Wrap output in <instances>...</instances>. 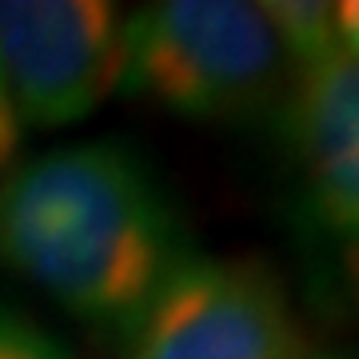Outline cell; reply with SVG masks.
<instances>
[{
	"label": "cell",
	"instance_id": "6da1fadb",
	"mask_svg": "<svg viewBox=\"0 0 359 359\" xmlns=\"http://www.w3.org/2000/svg\"><path fill=\"white\" fill-rule=\"evenodd\" d=\"M188 256L180 208L128 144H65L0 172V268L104 339H124Z\"/></svg>",
	"mask_w": 359,
	"mask_h": 359
},
{
	"label": "cell",
	"instance_id": "7a4b0ae2",
	"mask_svg": "<svg viewBox=\"0 0 359 359\" xmlns=\"http://www.w3.org/2000/svg\"><path fill=\"white\" fill-rule=\"evenodd\" d=\"M295 68L264 4L156 0L124 16L120 92L192 124L276 120Z\"/></svg>",
	"mask_w": 359,
	"mask_h": 359
},
{
	"label": "cell",
	"instance_id": "3957f363",
	"mask_svg": "<svg viewBox=\"0 0 359 359\" xmlns=\"http://www.w3.org/2000/svg\"><path fill=\"white\" fill-rule=\"evenodd\" d=\"M124 359H308L316 347L276 268L196 252L120 339Z\"/></svg>",
	"mask_w": 359,
	"mask_h": 359
},
{
	"label": "cell",
	"instance_id": "277c9868",
	"mask_svg": "<svg viewBox=\"0 0 359 359\" xmlns=\"http://www.w3.org/2000/svg\"><path fill=\"white\" fill-rule=\"evenodd\" d=\"M276 124L287 144L299 236L327 287L359 311V60L332 52L299 68Z\"/></svg>",
	"mask_w": 359,
	"mask_h": 359
},
{
	"label": "cell",
	"instance_id": "5b68a950",
	"mask_svg": "<svg viewBox=\"0 0 359 359\" xmlns=\"http://www.w3.org/2000/svg\"><path fill=\"white\" fill-rule=\"evenodd\" d=\"M124 13L108 0H0V84L25 128L88 120L120 92Z\"/></svg>",
	"mask_w": 359,
	"mask_h": 359
},
{
	"label": "cell",
	"instance_id": "8992f818",
	"mask_svg": "<svg viewBox=\"0 0 359 359\" xmlns=\"http://www.w3.org/2000/svg\"><path fill=\"white\" fill-rule=\"evenodd\" d=\"M264 16L271 20L295 72L320 65L332 52H339L335 13L323 0H271V4H264Z\"/></svg>",
	"mask_w": 359,
	"mask_h": 359
},
{
	"label": "cell",
	"instance_id": "52a82bcc",
	"mask_svg": "<svg viewBox=\"0 0 359 359\" xmlns=\"http://www.w3.org/2000/svg\"><path fill=\"white\" fill-rule=\"evenodd\" d=\"M0 359H80V355L60 335H52L44 323L0 304Z\"/></svg>",
	"mask_w": 359,
	"mask_h": 359
},
{
	"label": "cell",
	"instance_id": "ba28073f",
	"mask_svg": "<svg viewBox=\"0 0 359 359\" xmlns=\"http://www.w3.org/2000/svg\"><path fill=\"white\" fill-rule=\"evenodd\" d=\"M20 140H25V124H20V116H16L8 92L0 84V172H8V168L16 164Z\"/></svg>",
	"mask_w": 359,
	"mask_h": 359
},
{
	"label": "cell",
	"instance_id": "9c48e42d",
	"mask_svg": "<svg viewBox=\"0 0 359 359\" xmlns=\"http://www.w3.org/2000/svg\"><path fill=\"white\" fill-rule=\"evenodd\" d=\"M332 13H335V40H339V52H347V56L359 60V0L332 4Z\"/></svg>",
	"mask_w": 359,
	"mask_h": 359
},
{
	"label": "cell",
	"instance_id": "30bf717a",
	"mask_svg": "<svg viewBox=\"0 0 359 359\" xmlns=\"http://www.w3.org/2000/svg\"><path fill=\"white\" fill-rule=\"evenodd\" d=\"M308 359H351V355H335V351H327V355H323V351H311Z\"/></svg>",
	"mask_w": 359,
	"mask_h": 359
}]
</instances>
